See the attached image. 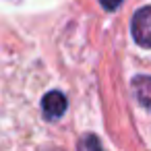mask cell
I'll return each mask as SVG.
<instances>
[{
	"instance_id": "4",
	"label": "cell",
	"mask_w": 151,
	"mask_h": 151,
	"mask_svg": "<svg viewBox=\"0 0 151 151\" xmlns=\"http://www.w3.org/2000/svg\"><path fill=\"white\" fill-rule=\"evenodd\" d=\"M79 151H104V149H101V143L95 134H85L79 141Z\"/></svg>"
},
{
	"instance_id": "5",
	"label": "cell",
	"mask_w": 151,
	"mask_h": 151,
	"mask_svg": "<svg viewBox=\"0 0 151 151\" xmlns=\"http://www.w3.org/2000/svg\"><path fill=\"white\" fill-rule=\"evenodd\" d=\"M101 2V6L106 9V11H116L120 4H122V0H99Z\"/></svg>"
},
{
	"instance_id": "1",
	"label": "cell",
	"mask_w": 151,
	"mask_h": 151,
	"mask_svg": "<svg viewBox=\"0 0 151 151\" xmlns=\"http://www.w3.org/2000/svg\"><path fill=\"white\" fill-rule=\"evenodd\" d=\"M130 29H132L134 42L139 46L151 48V6H143L134 13Z\"/></svg>"
},
{
	"instance_id": "3",
	"label": "cell",
	"mask_w": 151,
	"mask_h": 151,
	"mask_svg": "<svg viewBox=\"0 0 151 151\" xmlns=\"http://www.w3.org/2000/svg\"><path fill=\"white\" fill-rule=\"evenodd\" d=\"M132 91L139 99V104L147 110H151V77H134L132 79Z\"/></svg>"
},
{
	"instance_id": "2",
	"label": "cell",
	"mask_w": 151,
	"mask_h": 151,
	"mask_svg": "<svg viewBox=\"0 0 151 151\" xmlns=\"http://www.w3.org/2000/svg\"><path fill=\"white\" fill-rule=\"evenodd\" d=\"M66 106H68L66 104V97L60 91H50L42 99V110H44V116L48 120H58L66 112Z\"/></svg>"
}]
</instances>
